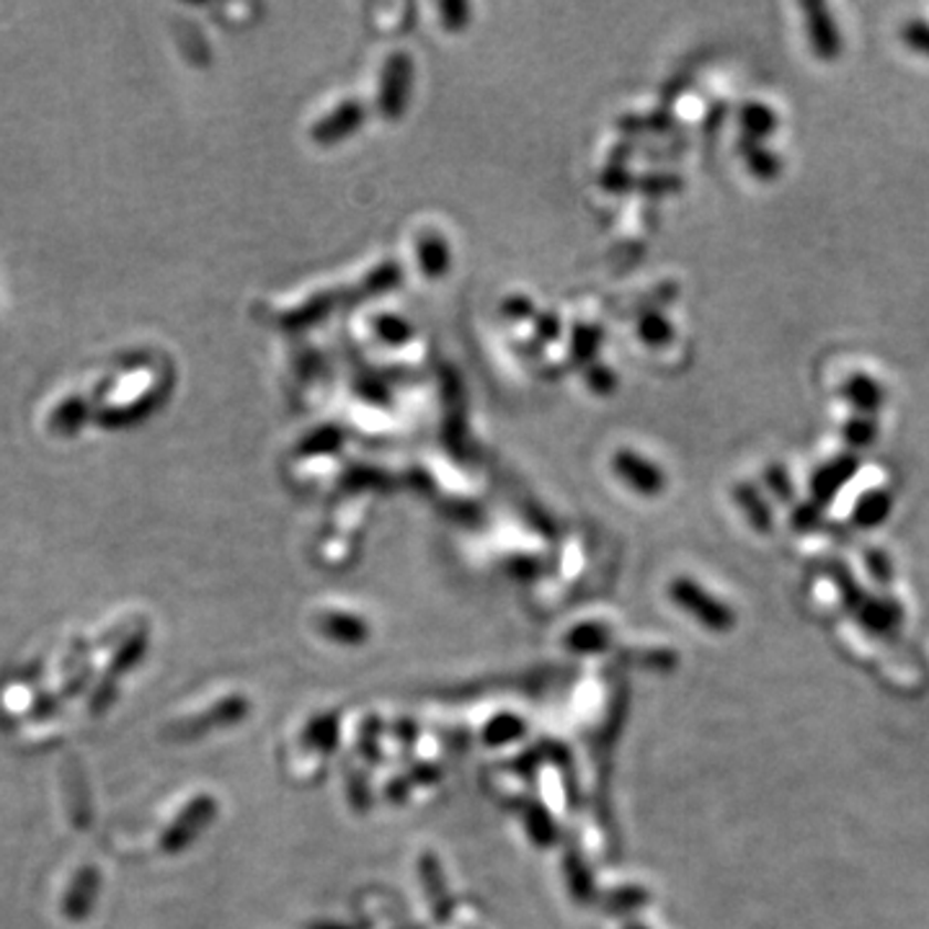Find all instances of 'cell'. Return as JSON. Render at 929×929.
Wrapping results in <instances>:
<instances>
[{
  "label": "cell",
  "mask_w": 929,
  "mask_h": 929,
  "mask_svg": "<svg viewBox=\"0 0 929 929\" xmlns=\"http://www.w3.org/2000/svg\"><path fill=\"white\" fill-rule=\"evenodd\" d=\"M764 483L770 488V493L774 499L782 501V503H790L795 499V488H793V480H790L787 470L782 468V464H770V468L764 470Z\"/></svg>",
  "instance_id": "cell-21"
},
{
  "label": "cell",
  "mask_w": 929,
  "mask_h": 929,
  "mask_svg": "<svg viewBox=\"0 0 929 929\" xmlns=\"http://www.w3.org/2000/svg\"><path fill=\"white\" fill-rule=\"evenodd\" d=\"M145 646H147V640H143V635H137V638H132L129 646L124 648L122 654L114 658V669H112V674H122V671H127L129 666L137 661V656L143 654Z\"/></svg>",
  "instance_id": "cell-24"
},
{
  "label": "cell",
  "mask_w": 929,
  "mask_h": 929,
  "mask_svg": "<svg viewBox=\"0 0 929 929\" xmlns=\"http://www.w3.org/2000/svg\"><path fill=\"white\" fill-rule=\"evenodd\" d=\"M627 929H643V927H627Z\"/></svg>",
  "instance_id": "cell-29"
},
{
  "label": "cell",
  "mask_w": 929,
  "mask_h": 929,
  "mask_svg": "<svg viewBox=\"0 0 929 929\" xmlns=\"http://www.w3.org/2000/svg\"><path fill=\"white\" fill-rule=\"evenodd\" d=\"M246 716V702L240 700V697H232V700H225L222 704H217L215 710L205 712V716L189 720L191 726L184 728V733H199V731H207V728H215V726H230L232 720H240Z\"/></svg>",
  "instance_id": "cell-15"
},
{
  "label": "cell",
  "mask_w": 929,
  "mask_h": 929,
  "mask_svg": "<svg viewBox=\"0 0 929 929\" xmlns=\"http://www.w3.org/2000/svg\"><path fill=\"white\" fill-rule=\"evenodd\" d=\"M805 27H808V39L813 52L818 54L821 60L832 62L842 54V34L836 29L834 15L824 3H805Z\"/></svg>",
  "instance_id": "cell-6"
},
{
  "label": "cell",
  "mask_w": 929,
  "mask_h": 929,
  "mask_svg": "<svg viewBox=\"0 0 929 929\" xmlns=\"http://www.w3.org/2000/svg\"><path fill=\"white\" fill-rule=\"evenodd\" d=\"M638 336L648 346H666L674 338V325L664 313H643L638 321Z\"/></svg>",
  "instance_id": "cell-18"
},
{
  "label": "cell",
  "mask_w": 929,
  "mask_h": 929,
  "mask_svg": "<svg viewBox=\"0 0 929 929\" xmlns=\"http://www.w3.org/2000/svg\"><path fill=\"white\" fill-rule=\"evenodd\" d=\"M818 522H821V507H818V503L805 501V503H801V507L795 509V514H793L795 530H813V526H816Z\"/></svg>",
  "instance_id": "cell-25"
},
{
  "label": "cell",
  "mask_w": 929,
  "mask_h": 929,
  "mask_svg": "<svg viewBox=\"0 0 929 929\" xmlns=\"http://www.w3.org/2000/svg\"><path fill=\"white\" fill-rule=\"evenodd\" d=\"M217 803L209 795H201L197 801L189 803V808L178 813V818L168 826V832L163 834L160 847L166 852H181L191 839H197L201 828H205L209 821L215 818Z\"/></svg>",
  "instance_id": "cell-4"
},
{
  "label": "cell",
  "mask_w": 929,
  "mask_h": 929,
  "mask_svg": "<svg viewBox=\"0 0 929 929\" xmlns=\"http://www.w3.org/2000/svg\"><path fill=\"white\" fill-rule=\"evenodd\" d=\"M586 377H588V385H592L594 390L602 393V395H609L612 390H615V385H617L615 372H612L609 367H604V364H599V367L588 369Z\"/></svg>",
  "instance_id": "cell-23"
},
{
  "label": "cell",
  "mask_w": 929,
  "mask_h": 929,
  "mask_svg": "<svg viewBox=\"0 0 929 929\" xmlns=\"http://www.w3.org/2000/svg\"><path fill=\"white\" fill-rule=\"evenodd\" d=\"M377 336L385 341V344H406V341L414 336V328L403 315H379L375 321Z\"/></svg>",
  "instance_id": "cell-19"
},
{
  "label": "cell",
  "mask_w": 929,
  "mask_h": 929,
  "mask_svg": "<svg viewBox=\"0 0 929 929\" xmlns=\"http://www.w3.org/2000/svg\"><path fill=\"white\" fill-rule=\"evenodd\" d=\"M418 263H421V271L429 279H439L449 271L452 251H449V243L437 230L424 232V236L418 238Z\"/></svg>",
  "instance_id": "cell-11"
},
{
  "label": "cell",
  "mask_w": 929,
  "mask_h": 929,
  "mask_svg": "<svg viewBox=\"0 0 929 929\" xmlns=\"http://www.w3.org/2000/svg\"><path fill=\"white\" fill-rule=\"evenodd\" d=\"M777 114L774 108L766 104H759V101H749V104L741 106L739 112V127L743 132V139H751V143H764L766 137H772L777 132Z\"/></svg>",
  "instance_id": "cell-10"
},
{
  "label": "cell",
  "mask_w": 929,
  "mask_h": 929,
  "mask_svg": "<svg viewBox=\"0 0 929 929\" xmlns=\"http://www.w3.org/2000/svg\"><path fill=\"white\" fill-rule=\"evenodd\" d=\"M532 302L530 298H524V294H516V298H509L503 300V313L509 317H516V321H524V317L532 315Z\"/></svg>",
  "instance_id": "cell-27"
},
{
  "label": "cell",
  "mask_w": 929,
  "mask_h": 929,
  "mask_svg": "<svg viewBox=\"0 0 929 929\" xmlns=\"http://www.w3.org/2000/svg\"><path fill=\"white\" fill-rule=\"evenodd\" d=\"M901 42L909 46V50L927 54L929 58V23L921 19H914L901 29Z\"/></svg>",
  "instance_id": "cell-22"
},
{
  "label": "cell",
  "mask_w": 929,
  "mask_h": 929,
  "mask_svg": "<svg viewBox=\"0 0 929 929\" xmlns=\"http://www.w3.org/2000/svg\"><path fill=\"white\" fill-rule=\"evenodd\" d=\"M739 145H741L743 160H747V168L756 178H762V181H772V178H777L782 174V163L777 158V153H772L770 147L762 143H751V139H743V137Z\"/></svg>",
  "instance_id": "cell-13"
},
{
  "label": "cell",
  "mask_w": 929,
  "mask_h": 929,
  "mask_svg": "<svg viewBox=\"0 0 929 929\" xmlns=\"http://www.w3.org/2000/svg\"><path fill=\"white\" fill-rule=\"evenodd\" d=\"M671 599L681 609L689 612L697 623L710 627V630H728L733 625V612L728 604L718 602L716 596L697 586L692 578H677L671 584Z\"/></svg>",
  "instance_id": "cell-1"
},
{
  "label": "cell",
  "mask_w": 929,
  "mask_h": 929,
  "mask_svg": "<svg viewBox=\"0 0 929 929\" xmlns=\"http://www.w3.org/2000/svg\"><path fill=\"white\" fill-rule=\"evenodd\" d=\"M733 499L743 509V514L749 516V522L756 526L759 532L772 530V509L770 503L764 501V495L756 491L751 483H739L733 488Z\"/></svg>",
  "instance_id": "cell-14"
},
{
  "label": "cell",
  "mask_w": 929,
  "mask_h": 929,
  "mask_svg": "<svg viewBox=\"0 0 929 929\" xmlns=\"http://www.w3.org/2000/svg\"><path fill=\"white\" fill-rule=\"evenodd\" d=\"M842 398L857 410V416L875 418V414L883 408V403H886V390H883V385L870 375H852L847 383L842 385Z\"/></svg>",
  "instance_id": "cell-8"
},
{
  "label": "cell",
  "mask_w": 929,
  "mask_h": 929,
  "mask_svg": "<svg viewBox=\"0 0 929 929\" xmlns=\"http://www.w3.org/2000/svg\"><path fill=\"white\" fill-rule=\"evenodd\" d=\"M410 73H414V62L406 52H395L387 58L383 70V85H379V112L385 116L403 114L410 91Z\"/></svg>",
  "instance_id": "cell-3"
},
{
  "label": "cell",
  "mask_w": 929,
  "mask_h": 929,
  "mask_svg": "<svg viewBox=\"0 0 929 929\" xmlns=\"http://www.w3.org/2000/svg\"><path fill=\"white\" fill-rule=\"evenodd\" d=\"M607 640H609L607 627H602V625H581L571 633V638H568L571 648H576V650H602V648H607Z\"/></svg>",
  "instance_id": "cell-20"
},
{
  "label": "cell",
  "mask_w": 929,
  "mask_h": 929,
  "mask_svg": "<svg viewBox=\"0 0 929 929\" xmlns=\"http://www.w3.org/2000/svg\"><path fill=\"white\" fill-rule=\"evenodd\" d=\"M364 122V108L359 101H344L338 108H333L331 114H325L321 122L315 124L313 137L317 143H336V139H344L352 135V132L359 129Z\"/></svg>",
  "instance_id": "cell-7"
},
{
  "label": "cell",
  "mask_w": 929,
  "mask_h": 929,
  "mask_svg": "<svg viewBox=\"0 0 929 929\" xmlns=\"http://www.w3.org/2000/svg\"><path fill=\"white\" fill-rule=\"evenodd\" d=\"M857 470H859V457L852 452L836 455L834 460L818 464L816 472L811 476L813 503H818V507L832 503L836 499V493H839L842 488L857 476Z\"/></svg>",
  "instance_id": "cell-5"
},
{
  "label": "cell",
  "mask_w": 929,
  "mask_h": 929,
  "mask_svg": "<svg viewBox=\"0 0 929 929\" xmlns=\"http://www.w3.org/2000/svg\"><path fill=\"white\" fill-rule=\"evenodd\" d=\"M96 894H98V873L93 870V867H83V870L75 875L73 886H70L67 890L62 911H65L70 919H83L85 914L91 911L93 901H96Z\"/></svg>",
  "instance_id": "cell-12"
},
{
  "label": "cell",
  "mask_w": 929,
  "mask_h": 929,
  "mask_svg": "<svg viewBox=\"0 0 929 929\" xmlns=\"http://www.w3.org/2000/svg\"><path fill=\"white\" fill-rule=\"evenodd\" d=\"M612 470H615V476L623 483L643 495H656L666 488L664 470L656 462H650L648 457L635 452V449H617L615 457H612Z\"/></svg>",
  "instance_id": "cell-2"
},
{
  "label": "cell",
  "mask_w": 929,
  "mask_h": 929,
  "mask_svg": "<svg viewBox=\"0 0 929 929\" xmlns=\"http://www.w3.org/2000/svg\"><path fill=\"white\" fill-rule=\"evenodd\" d=\"M867 563H870V568L875 571V576H878V581H890L888 557H883L880 553H867Z\"/></svg>",
  "instance_id": "cell-28"
},
{
  "label": "cell",
  "mask_w": 929,
  "mask_h": 929,
  "mask_svg": "<svg viewBox=\"0 0 929 929\" xmlns=\"http://www.w3.org/2000/svg\"><path fill=\"white\" fill-rule=\"evenodd\" d=\"M439 11H441V19H445L447 29H462L464 23H468V15H470V8L464 3H445L439 8Z\"/></svg>",
  "instance_id": "cell-26"
},
{
  "label": "cell",
  "mask_w": 929,
  "mask_h": 929,
  "mask_svg": "<svg viewBox=\"0 0 929 929\" xmlns=\"http://www.w3.org/2000/svg\"><path fill=\"white\" fill-rule=\"evenodd\" d=\"M878 431V421H875L873 416H852L842 426V439L847 441L852 449H865L875 445Z\"/></svg>",
  "instance_id": "cell-17"
},
{
  "label": "cell",
  "mask_w": 929,
  "mask_h": 929,
  "mask_svg": "<svg viewBox=\"0 0 929 929\" xmlns=\"http://www.w3.org/2000/svg\"><path fill=\"white\" fill-rule=\"evenodd\" d=\"M321 627L325 635H331V638H336L338 643H362L367 638V625H364L359 617L341 615V612L325 615L321 619Z\"/></svg>",
  "instance_id": "cell-16"
},
{
  "label": "cell",
  "mask_w": 929,
  "mask_h": 929,
  "mask_svg": "<svg viewBox=\"0 0 929 929\" xmlns=\"http://www.w3.org/2000/svg\"><path fill=\"white\" fill-rule=\"evenodd\" d=\"M890 511H894V495L886 488H873V491H865L859 499L855 501V509H852V522L857 526H865V530H870V526H878L886 522L890 516Z\"/></svg>",
  "instance_id": "cell-9"
}]
</instances>
